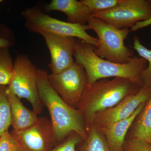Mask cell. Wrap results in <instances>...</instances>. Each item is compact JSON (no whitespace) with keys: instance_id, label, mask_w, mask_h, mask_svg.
<instances>
[{"instance_id":"d6986e66","label":"cell","mask_w":151,"mask_h":151,"mask_svg":"<svg viewBox=\"0 0 151 151\" xmlns=\"http://www.w3.org/2000/svg\"><path fill=\"white\" fill-rule=\"evenodd\" d=\"M7 86L0 85V136L11 126L10 108L6 94Z\"/></svg>"},{"instance_id":"e0dca14e","label":"cell","mask_w":151,"mask_h":151,"mask_svg":"<svg viewBox=\"0 0 151 151\" xmlns=\"http://www.w3.org/2000/svg\"><path fill=\"white\" fill-rule=\"evenodd\" d=\"M133 46L135 50L139 55L140 57L145 59L147 62V66L141 76L143 86L151 87V50L147 48L141 43L139 37L134 36Z\"/></svg>"},{"instance_id":"7c38bea8","label":"cell","mask_w":151,"mask_h":151,"mask_svg":"<svg viewBox=\"0 0 151 151\" xmlns=\"http://www.w3.org/2000/svg\"><path fill=\"white\" fill-rule=\"evenodd\" d=\"M145 103L141 104L129 118L97 128L103 134L111 151H124L125 138L128 131L143 110Z\"/></svg>"},{"instance_id":"6da1fadb","label":"cell","mask_w":151,"mask_h":151,"mask_svg":"<svg viewBox=\"0 0 151 151\" xmlns=\"http://www.w3.org/2000/svg\"><path fill=\"white\" fill-rule=\"evenodd\" d=\"M75 62L81 65L86 72L87 84L110 77L126 78L142 87L141 76L147 66L142 58L134 56L129 62L118 63L101 58L95 54L93 46L75 38L73 50Z\"/></svg>"},{"instance_id":"8fae6325","label":"cell","mask_w":151,"mask_h":151,"mask_svg":"<svg viewBox=\"0 0 151 151\" xmlns=\"http://www.w3.org/2000/svg\"><path fill=\"white\" fill-rule=\"evenodd\" d=\"M45 40L50 53L49 67L52 73L62 72L75 62L73 58L75 38L48 32L40 34Z\"/></svg>"},{"instance_id":"ba28073f","label":"cell","mask_w":151,"mask_h":151,"mask_svg":"<svg viewBox=\"0 0 151 151\" xmlns=\"http://www.w3.org/2000/svg\"><path fill=\"white\" fill-rule=\"evenodd\" d=\"M117 28L131 29L151 17V0H122L112 9L92 15Z\"/></svg>"},{"instance_id":"ac0fdd59","label":"cell","mask_w":151,"mask_h":151,"mask_svg":"<svg viewBox=\"0 0 151 151\" xmlns=\"http://www.w3.org/2000/svg\"><path fill=\"white\" fill-rule=\"evenodd\" d=\"M14 67V61L9 49H0V85L8 86Z\"/></svg>"},{"instance_id":"277c9868","label":"cell","mask_w":151,"mask_h":151,"mask_svg":"<svg viewBox=\"0 0 151 151\" xmlns=\"http://www.w3.org/2000/svg\"><path fill=\"white\" fill-rule=\"evenodd\" d=\"M87 24L98 37L99 42L94 51L98 56L118 63H126L134 56V51L125 44L131 32L129 29L117 28L91 16Z\"/></svg>"},{"instance_id":"8992f818","label":"cell","mask_w":151,"mask_h":151,"mask_svg":"<svg viewBox=\"0 0 151 151\" xmlns=\"http://www.w3.org/2000/svg\"><path fill=\"white\" fill-rule=\"evenodd\" d=\"M14 70L8 87L19 98L27 100L33 111L37 115L42 113L44 105L39 95L38 69L27 55H17L14 61Z\"/></svg>"},{"instance_id":"d4e9b609","label":"cell","mask_w":151,"mask_h":151,"mask_svg":"<svg viewBox=\"0 0 151 151\" xmlns=\"http://www.w3.org/2000/svg\"><path fill=\"white\" fill-rule=\"evenodd\" d=\"M151 25V17L145 21L140 22L130 29L131 32H135Z\"/></svg>"},{"instance_id":"52a82bcc","label":"cell","mask_w":151,"mask_h":151,"mask_svg":"<svg viewBox=\"0 0 151 151\" xmlns=\"http://www.w3.org/2000/svg\"><path fill=\"white\" fill-rule=\"evenodd\" d=\"M50 83L63 101L70 107L76 108L87 84L86 72L76 62L58 73L49 74Z\"/></svg>"},{"instance_id":"484cf974","label":"cell","mask_w":151,"mask_h":151,"mask_svg":"<svg viewBox=\"0 0 151 151\" xmlns=\"http://www.w3.org/2000/svg\"><path fill=\"white\" fill-rule=\"evenodd\" d=\"M3 1V0H0V3L2 2Z\"/></svg>"},{"instance_id":"2e32d148","label":"cell","mask_w":151,"mask_h":151,"mask_svg":"<svg viewBox=\"0 0 151 151\" xmlns=\"http://www.w3.org/2000/svg\"><path fill=\"white\" fill-rule=\"evenodd\" d=\"M86 139L80 143V151H111L103 134L91 125L86 132Z\"/></svg>"},{"instance_id":"30bf717a","label":"cell","mask_w":151,"mask_h":151,"mask_svg":"<svg viewBox=\"0 0 151 151\" xmlns=\"http://www.w3.org/2000/svg\"><path fill=\"white\" fill-rule=\"evenodd\" d=\"M151 93V87L142 86L136 94L127 96L112 108L95 115L91 125L100 128L129 118L141 104L147 102Z\"/></svg>"},{"instance_id":"44dd1931","label":"cell","mask_w":151,"mask_h":151,"mask_svg":"<svg viewBox=\"0 0 151 151\" xmlns=\"http://www.w3.org/2000/svg\"><path fill=\"white\" fill-rule=\"evenodd\" d=\"M16 37L13 30L4 23L0 24V49L14 46Z\"/></svg>"},{"instance_id":"7402d4cb","label":"cell","mask_w":151,"mask_h":151,"mask_svg":"<svg viewBox=\"0 0 151 151\" xmlns=\"http://www.w3.org/2000/svg\"><path fill=\"white\" fill-rule=\"evenodd\" d=\"M82 140L83 139L79 135L73 133L62 143L49 151H76V147Z\"/></svg>"},{"instance_id":"3957f363","label":"cell","mask_w":151,"mask_h":151,"mask_svg":"<svg viewBox=\"0 0 151 151\" xmlns=\"http://www.w3.org/2000/svg\"><path fill=\"white\" fill-rule=\"evenodd\" d=\"M142 87L121 78H104L87 84L76 109L81 112L86 132L95 115L112 108L125 97L136 94Z\"/></svg>"},{"instance_id":"603a6c76","label":"cell","mask_w":151,"mask_h":151,"mask_svg":"<svg viewBox=\"0 0 151 151\" xmlns=\"http://www.w3.org/2000/svg\"><path fill=\"white\" fill-rule=\"evenodd\" d=\"M17 141L9 130L0 136V151H18Z\"/></svg>"},{"instance_id":"9a60e30c","label":"cell","mask_w":151,"mask_h":151,"mask_svg":"<svg viewBox=\"0 0 151 151\" xmlns=\"http://www.w3.org/2000/svg\"><path fill=\"white\" fill-rule=\"evenodd\" d=\"M146 103L138 116L130 138L139 139L151 144V93Z\"/></svg>"},{"instance_id":"9c48e42d","label":"cell","mask_w":151,"mask_h":151,"mask_svg":"<svg viewBox=\"0 0 151 151\" xmlns=\"http://www.w3.org/2000/svg\"><path fill=\"white\" fill-rule=\"evenodd\" d=\"M11 133L18 143V151H49L56 146L51 122L45 117H38L27 129Z\"/></svg>"},{"instance_id":"4fadbf2b","label":"cell","mask_w":151,"mask_h":151,"mask_svg":"<svg viewBox=\"0 0 151 151\" xmlns=\"http://www.w3.org/2000/svg\"><path fill=\"white\" fill-rule=\"evenodd\" d=\"M47 12L58 11L65 14L67 22L73 24L87 25L90 16L89 10L81 1L76 0H52L46 5Z\"/></svg>"},{"instance_id":"5bb4252c","label":"cell","mask_w":151,"mask_h":151,"mask_svg":"<svg viewBox=\"0 0 151 151\" xmlns=\"http://www.w3.org/2000/svg\"><path fill=\"white\" fill-rule=\"evenodd\" d=\"M6 94L10 108L11 126L13 131L20 132L28 129L37 122V114L25 107L20 99L7 86Z\"/></svg>"},{"instance_id":"5b68a950","label":"cell","mask_w":151,"mask_h":151,"mask_svg":"<svg viewBox=\"0 0 151 151\" xmlns=\"http://www.w3.org/2000/svg\"><path fill=\"white\" fill-rule=\"evenodd\" d=\"M21 14L25 20V27L29 31L37 33L48 32L65 36L71 37L84 41L97 47V38L87 32L89 29L87 25L73 24L52 17L37 7L25 9Z\"/></svg>"},{"instance_id":"cb8c5ba5","label":"cell","mask_w":151,"mask_h":151,"mask_svg":"<svg viewBox=\"0 0 151 151\" xmlns=\"http://www.w3.org/2000/svg\"><path fill=\"white\" fill-rule=\"evenodd\" d=\"M124 151H151V144L139 139L130 138L125 143Z\"/></svg>"},{"instance_id":"7a4b0ae2","label":"cell","mask_w":151,"mask_h":151,"mask_svg":"<svg viewBox=\"0 0 151 151\" xmlns=\"http://www.w3.org/2000/svg\"><path fill=\"white\" fill-rule=\"evenodd\" d=\"M48 75L46 70L38 69V90L41 101L50 115L55 146L73 133L85 139L87 134L81 112L63 101L50 83Z\"/></svg>"},{"instance_id":"ffe728a7","label":"cell","mask_w":151,"mask_h":151,"mask_svg":"<svg viewBox=\"0 0 151 151\" xmlns=\"http://www.w3.org/2000/svg\"><path fill=\"white\" fill-rule=\"evenodd\" d=\"M87 7L90 16L110 10L117 6L122 0H82Z\"/></svg>"}]
</instances>
